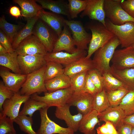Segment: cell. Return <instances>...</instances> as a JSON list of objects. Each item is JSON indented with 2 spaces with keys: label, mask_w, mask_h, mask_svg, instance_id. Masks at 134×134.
I'll use <instances>...</instances> for the list:
<instances>
[{
  "label": "cell",
  "mask_w": 134,
  "mask_h": 134,
  "mask_svg": "<svg viewBox=\"0 0 134 134\" xmlns=\"http://www.w3.org/2000/svg\"><path fill=\"white\" fill-rule=\"evenodd\" d=\"M120 45V40L115 36L94 53L92 60L94 68L101 75L106 73H110V62L115 49Z\"/></svg>",
  "instance_id": "obj_1"
},
{
  "label": "cell",
  "mask_w": 134,
  "mask_h": 134,
  "mask_svg": "<svg viewBox=\"0 0 134 134\" xmlns=\"http://www.w3.org/2000/svg\"><path fill=\"white\" fill-rule=\"evenodd\" d=\"M86 27L92 33L91 38L86 57L87 58L89 59L98 49L115 36L100 23L91 22L87 25Z\"/></svg>",
  "instance_id": "obj_2"
},
{
  "label": "cell",
  "mask_w": 134,
  "mask_h": 134,
  "mask_svg": "<svg viewBox=\"0 0 134 134\" xmlns=\"http://www.w3.org/2000/svg\"><path fill=\"white\" fill-rule=\"evenodd\" d=\"M46 65L39 69L27 75L20 91L22 95L31 96L34 94L48 92L45 84Z\"/></svg>",
  "instance_id": "obj_3"
},
{
  "label": "cell",
  "mask_w": 134,
  "mask_h": 134,
  "mask_svg": "<svg viewBox=\"0 0 134 134\" xmlns=\"http://www.w3.org/2000/svg\"><path fill=\"white\" fill-rule=\"evenodd\" d=\"M105 21L106 28L120 40L121 48H127L134 44V22L128 21L118 25L113 24L107 18Z\"/></svg>",
  "instance_id": "obj_4"
},
{
  "label": "cell",
  "mask_w": 134,
  "mask_h": 134,
  "mask_svg": "<svg viewBox=\"0 0 134 134\" xmlns=\"http://www.w3.org/2000/svg\"><path fill=\"white\" fill-rule=\"evenodd\" d=\"M73 92L70 87L51 92H48L44 93L43 96L34 94L31 95L30 98L45 103L49 107H57L64 106L67 104Z\"/></svg>",
  "instance_id": "obj_5"
},
{
  "label": "cell",
  "mask_w": 134,
  "mask_h": 134,
  "mask_svg": "<svg viewBox=\"0 0 134 134\" xmlns=\"http://www.w3.org/2000/svg\"><path fill=\"white\" fill-rule=\"evenodd\" d=\"M120 0H104L105 17L113 24L116 25H121L128 21L134 22V19L122 7Z\"/></svg>",
  "instance_id": "obj_6"
},
{
  "label": "cell",
  "mask_w": 134,
  "mask_h": 134,
  "mask_svg": "<svg viewBox=\"0 0 134 134\" xmlns=\"http://www.w3.org/2000/svg\"><path fill=\"white\" fill-rule=\"evenodd\" d=\"M39 19L34 26L32 34L38 39L48 52H52L59 36L46 23Z\"/></svg>",
  "instance_id": "obj_7"
},
{
  "label": "cell",
  "mask_w": 134,
  "mask_h": 134,
  "mask_svg": "<svg viewBox=\"0 0 134 134\" xmlns=\"http://www.w3.org/2000/svg\"><path fill=\"white\" fill-rule=\"evenodd\" d=\"M65 24L68 27L72 34V37L77 48L85 50L88 49L92 35L87 32L80 21L65 19Z\"/></svg>",
  "instance_id": "obj_8"
},
{
  "label": "cell",
  "mask_w": 134,
  "mask_h": 134,
  "mask_svg": "<svg viewBox=\"0 0 134 134\" xmlns=\"http://www.w3.org/2000/svg\"><path fill=\"white\" fill-rule=\"evenodd\" d=\"M49 107L47 106L39 110L41 122L37 134H75L72 130L61 126L50 119L47 114Z\"/></svg>",
  "instance_id": "obj_9"
},
{
  "label": "cell",
  "mask_w": 134,
  "mask_h": 134,
  "mask_svg": "<svg viewBox=\"0 0 134 134\" xmlns=\"http://www.w3.org/2000/svg\"><path fill=\"white\" fill-rule=\"evenodd\" d=\"M19 55H45L48 52L38 39L33 34L24 39L15 49Z\"/></svg>",
  "instance_id": "obj_10"
},
{
  "label": "cell",
  "mask_w": 134,
  "mask_h": 134,
  "mask_svg": "<svg viewBox=\"0 0 134 134\" xmlns=\"http://www.w3.org/2000/svg\"><path fill=\"white\" fill-rule=\"evenodd\" d=\"M44 55H18V60L21 74L27 75L36 71L46 65Z\"/></svg>",
  "instance_id": "obj_11"
},
{
  "label": "cell",
  "mask_w": 134,
  "mask_h": 134,
  "mask_svg": "<svg viewBox=\"0 0 134 134\" xmlns=\"http://www.w3.org/2000/svg\"><path fill=\"white\" fill-rule=\"evenodd\" d=\"M111 66L118 69L134 67V48L132 46L115 50Z\"/></svg>",
  "instance_id": "obj_12"
},
{
  "label": "cell",
  "mask_w": 134,
  "mask_h": 134,
  "mask_svg": "<svg viewBox=\"0 0 134 134\" xmlns=\"http://www.w3.org/2000/svg\"><path fill=\"white\" fill-rule=\"evenodd\" d=\"M30 97L21 95L19 91L15 93L11 98L4 101L2 106V110L0 113L14 120L18 116L22 104Z\"/></svg>",
  "instance_id": "obj_13"
},
{
  "label": "cell",
  "mask_w": 134,
  "mask_h": 134,
  "mask_svg": "<svg viewBox=\"0 0 134 134\" xmlns=\"http://www.w3.org/2000/svg\"><path fill=\"white\" fill-rule=\"evenodd\" d=\"M104 2V0H87L86 7L80 17L87 16L90 19L98 21L106 27Z\"/></svg>",
  "instance_id": "obj_14"
},
{
  "label": "cell",
  "mask_w": 134,
  "mask_h": 134,
  "mask_svg": "<svg viewBox=\"0 0 134 134\" xmlns=\"http://www.w3.org/2000/svg\"><path fill=\"white\" fill-rule=\"evenodd\" d=\"M87 53L85 50L78 49L72 53L62 51L55 53L48 52L44 56V58L46 62H55L66 66L80 58L86 57Z\"/></svg>",
  "instance_id": "obj_15"
},
{
  "label": "cell",
  "mask_w": 134,
  "mask_h": 134,
  "mask_svg": "<svg viewBox=\"0 0 134 134\" xmlns=\"http://www.w3.org/2000/svg\"><path fill=\"white\" fill-rule=\"evenodd\" d=\"M94 96L83 92L73 93L67 104L76 106L78 112L84 115L93 110Z\"/></svg>",
  "instance_id": "obj_16"
},
{
  "label": "cell",
  "mask_w": 134,
  "mask_h": 134,
  "mask_svg": "<svg viewBox=\"0 0 134 134\" xmlns=\"http://www.w3.org/2000/svg\"><path fill=\"white\" fill-rule=\"evenodd\" d=\"M70 106L67 104L64 106L57 107L55 114L57 118L64 121L67 127L75 132L78 130L84 115L79 112L76 115H72L70 111Z\"/></svg>",
  "instance_id": "obj_17"
},
{
  "label": "cell",
  "mask_w": 134,
  "mask_h": 134,
  "mask_svg": "<svg viewBox=\"0 0 134 134\" xmlns=\"http://www.w3.org/2000/svg\"><path fill=\"white\" fill-rule=\"evenodd\" d=\"M70 31L68 27L65 24L58 36L52 52L65 51L66 52L72 53L78 50Z\"/></svg>",
  "instance_id": "obj_18"
},
{
  "label": "cell",
  "mask_w": 134,
  "mask_h": 134,
  "mask_svg": "<svg viewBox=\"0 0 134 134\" xmlns=\"http://www.w3.org/2000/svg\"><path fill=\"white\" fill-rule=\"evenodd\" d=\"M0 76L4 85L16 93L21 89L27 75L12 73L6 69L0 68Z\"/></svg>",
  "instance_id": "obj_19"
},
{
  "label": "cell",
  "mask_w": 134,
  "mask_h": 134,
  "mask_svg": "<svg viewBox=\"0 0 134 134\" xmlns=\"http://www.w3.org/2000/svg\"><path fill=\"white\" fill-rule=\"evenodd\" d=\"M125 116L123 110L118 105L109 106L99 113L98 117L100 121L109 122L116 128L123 123V120Z\"/></svg>",
  "instance_id": "obj_20"
},
{
  "label": "cell",
  "mask_w": 134,
  "mask_h": 134,
  "mask_svg": "<svg viewBox=\"0 0 134 134\" xmlns=\"http://www.w3.org/2000/svg\"><path fill=\"white\" fill-rule=\"evenodd\" d=\"M39 18L46 23L57 34H61L63 27L65 25V19L59 14L46 11L42 8L37 15Z\"/></svg>",
  "instance_id": "obj_21"
},
{
  "label": "cell",
  "mask_w": 134,
  "mask_h": 134,
  "mask_svg": "<svg viewBox=\"0 0 134 134\" xmlns=\"http://www.w3.org/2000/svg\"><path fill=\"white\" fill-rule=\"evenodd\" d=\"M83 57L65 66L64 74L70 78L78 74L94 68L92 60Z\"/></svg>",
  "instance_id": "obj_22"
},
{
  "label": "cell",
  "mask_w": 134,
  "mask_h": 134,
  "mask_svg": "<svg viewBox=\"0 0 134 134\" xmlns=\"http://www.w3.org/2000/svg\"><path fill=\"white\" fill-rule=\"evenodd\" d=\"M99 113L93 109L83 115L80 123L78 130L84 134H96V125L99 123L98 116Z\"/></svg>",
  "instance_id": "obj_23"
},
{
  "label": "cell",
  "mask_w": 134,
  "mask_h": 134,
  "mask_svg": "<svg viewBox=\"0 0 134 134\" xmlns=\"http://www.w3.org/2000/svg\"><path fill=\"white\" fill-rule=\"evenodd\" d=\"M42 8L48 9L53 13L66 16L70 19L68 10V3L64 0H35Z\"/></svg>",
  "instance_id": "obj_24"
},
{
  "label": "cell",
  "mask_w": 134,
  "mask_h": 134,
  "mask_svg": "<svg viewBox=\"0 0 134 134\" xmlns=\"http://www.w3.org/2000/svg\"><path fill=\"white\" fill-rule=\"evenodd\" d=\"M110 73L130 91L134 90V67L118 69L111 66Z\"/></svg>",
  "instance_id": "obj_25"
},
{
  "label": "cell",
  "mask_w": 134,
  "mask_h": 134,
  "mask_svg": "<svg viewBox=\"0 0 134 134\" xmlns=\"http://www.w3.org/2000/svg\"><path fill=\"white\" fill-rule=\"evenodd\" d=\"M13 1L20 6L22 16L27 19L37 16L39 12L42 9L35 0H13Z\"/></svg>",
  "instance_id": "obj_26"
},
{
  "label": "cell",
  "mask_w": 134,
  "mask_h": 134,
  "mask_svg": "<svg viewBox=\"0 0 134 134\" xmlns=\"http://www.w3.org/2000/svg\"><path fill=\"white\" fill-rule=\"evenodd\" d=\"M27 19L25 26L18 32L14 38L12 45L13 48L15 50L22 41L32 34L34 26L39 18L36 16Z\"/></svg>",
  "instance_id": "obj_27"
},
{
  "label": "cell",
  "mask_w": 134,
  "mask_h": 134,
  "mask_svg": "<svg viewBox=\"0 0 134 134\" xmlns=\"http://www.w3.org/2000/svg\"><path fill=\"white\" fill-rule=\"evenodd\" d=\"M45 86L48 92L70 87V78L64 73L45 82Z\"/></svg>",
  "instance_id": "obj_28"
},
{
  "label": "cell",
  "mask_w": 134,
  "mask_h": 134,
  "mask_svg": "<svg viewBox=\"0 0 134 134\" xmlns=\"http://www.w3.org/2000/svg\"><path fill=\"white\" fill-rule=\"evenodd\" d=\"M18 55L15 51L12 53L7 52L0 55V66L10 69L14 73L21 74L18 60Z\"/></svg>",
  "instance_id": "obj_29"
},
{
  "label": "cell",
  "mask_w": 134,
  "mask_h": 134,
  "mask_svg": "<svg viewBox=\"0 0 134 134\" xmlns=\"http://www.w3.org/2000/svg\"><path fill=\"white\" fill-rule=\"evenodd\" d=\"M22 27L21 25H15L8 22L4 15L0 18V28L7 37L12 44L14 37Z\"/></svg>",
  "instance_id": "obj_30"
},
{
  "label": "cell",
  "mask_w": 134,
  "mask_h": 134,
  "mask_svg": "<svg viewBox=\"0 0 134 134\" xmlns=\"http://www.w3.org/2000/svg\"><path fill=\"white\" fill-rule=\"evenodd\" d=\"M47 106L45 103L34 100L30 97L24 103L23 107L19 115H28L32 117L35 111Z\"/></svg>",
  "instance_id": "obj_31"
},
{
  "label": "cell",
  "mask_w": 134,
  "mask_h": 134,
  "mask_svg": "<svg viewBox=\"0 0 134 134\" xmlns=\"http://www.w3.org/2000/svg\"><path fill=\"white\" fill-rule=\"evenodd\" d=\"M102 76L103 88L106 92L122 88L128 90L122 82L110 73H104Z\"/></svg>",
  "instance_id": "obj_32"
},
{
  "label": "cell",
  "mask_w": 134,
  "mask_h": 134,
  "mask_svg": "<svg viewBox=\"0 0 134 134\" xmlns=\"http://www.w3.org/2000/svg\"><path fill=\"white\" fill-rule=\"evenodd\" d=\"M109 106L106 92L104 89L94 96L93 109L100 113Z\"/></svg>",
  "instance_id": "obj_33"
},
{
  "label": "cell",
  "mask_w": 134,
  "mask_h": 134,
  "mask_svg": "<svg viewBox=\"0 0 134 134\" xmlns=\"http://www.w3.org/2000/svg\"><path fill=\"white\" fill-rule=\"evenodd\" d=\"M64 68L61 64L53 62H47L45 72V81L64 73Z\"/></svg>",
  "instance_id": "obj_34"
},
{
  "label": "cell",
  "mask_w": 134,
  "mask_h": 134,
  "mask_svg": "<svg viewBox=\"0 0 134 134\" xmlns=\"http://www.w3.org/2000/svg\"><path fill=\"white\" fill-rule=\"evenodd\" d=\"M19 127L20 130L28 134H37L32 127L33 120L32 117L19 115L14 120Z\"/></svg>",
  "instance_id": "obj_35"
},
{
  "label": "cell",
  "mask_w": 134,
  "mask_h": 134,
  "mask_svg": "<svg viewBox=\"0 0 134 134\" xmlns=\"http://www.w3.org/2000/svg\"><path fill=\"white\" fill-rule=\"evenodd\" d=\"M130 91L124 88L106 92L110 106L119 105L126 94Z\"/></svg>",
  "instance_id": "obj_36"
},
{
  "label": "cell",
  "mask_w": 134,
  "mask_h": 134,
  "mask_svg": "<svg viewBox=\"0 0 134 134\" xmlns=\"http://www.w3.org/2000/svg\"><path fill=\"white\" fill-rule=\"evenodd\" d=\"M68 10L70 19L77 18L85 9L87 0H68Z\"/></svg>",
  "instance_id": "obj_37"
},
{
  "label": "cell",
  "mask_w": 134,
  "mask_h": 134,
  "mask_svg": "<svg viewBox=\"0 0 134 134\" xmlns=\"http://www.w3.org/2000/svg\"><path fill=\"white\" fill-rule=\"evenodd\" d=\"M119 106L126 116L134 113V90L130 91L126 94Z\"/></svg>",
  "instance_id": "obj_38"
},
{
  "label": "cell",
  "mask_w": 134,
  "mask_h": 134,
  "mask_svg": "<svg viewBox=\"0 0 134 134\" xmlns=\"http://www.w3.org/2000/svg\"><path fill=\"white\" fill-rule=\"evenodd\" d=\"M87 72L76 74L70 78V87L74 92H83Z\"/></svg>",
  "instance_id": "obj_39"
},
{
  "label": "cell",
  "mask_w": 134,
  "mask_h": 134,
  "mask_svg": "<svg viewBox=\"0 0 134 134\" xmlns=\"http://www.w3.org/2000/svg\"><path fill=\"white\" fill-rule=\"evenodd\" d=\"M13 120L0 113V134L16 133L13 125Z\"/></svg>",
  "instance_id": "obj_40"
},
{
  "label": "cell",
  "mask_w": 134,
  "mask_h": 134,
  "mask_svg": "<svg viewBox=\"0 0 134 134\" xmlns=\"http://www.w3.org/2000/svg\"><path fill=\"white\" fill-rule=\"evenodd\" d=\"M95 85L98 93L103 89L102 76L96 69L93 68L87 72Z\"/></svg>",
  "instance_id": "obj_41"
},
{
  "label": "cell",
  "mask_w": 134,
  "mask_h": 134,
  "mask_svg": "<svg viewBox=\"0 0 134 134\" xmlns=\"http://www.w3.org/2000/svg\"><path fill=\"white\" fill-rule=\"evenodd\" d=\"M15 93L11 89L6 87L3 81L0 82V110H2V106L4 101L11 98Z\"/></svg>",
  "instance_id": "obj_42"
},
{
  "label": "cell",
  "mask_w": 134,
  "mask_h": 134,
  "mask_svg": "<svg viewBox=\"0 0 134 134\" xmlns=\"http://www.w3.org/2000/svg\"><path fill=\"white\" fill-rule=\"evenodd\" d=\"M96 130L97 134H119L115 127L109 122H105Z\"/></svg>",
  "instance_id": "obj_43"
},
{
  "label": "cell",
  "mask_w": 134,
  "mask_h": 134,
  "mask_svg": "<svg viewBox=\"0 0 134 134\" xmlns=\"http://www.w3.org/2000/svg\"><path fill=\"white\" fill-rule=\"evenodd\" d=\"M83 92L90 94L93 96L98 93L95 85L87 73L86 78Z\"/></svg>",
  "instance_id": "obj_44"
},
{
  "label": "cell",
  "mask_w": 134,
  "mask_h": 134,
  "mask_svg": "<svg viewBox=\"0 0 134 134\" xmlns=\"http://www.w3.org/2000/svg\"><path fill=\"white\" fill-rule=\"evenodd\" d=\"M120 3L125 11L134 19V0H120Z\"/></svg>",
  "instance_id": "obj_45"
},
{
  "label": "cell",
  "mask_w": 134,
  "mask_h": 134,
  "mask_svg": "<svg viewBox=\"0 0 134 134\" xmlns=\"http://www.w3.org/2000/svg\"><path fill=\"white\" fill-rule=\"evenodd\" d=\"M0 44L6 50L8 53H12L15 51L12 46L10 41L3 32L0 30Z\"/></svg>",
  "instance_id": "obj_46"
},
{
  "label": "cell",
  "mask_w": 134,
  "mask_h": 134,
  "mask_svg": "<svg viewBox=\"0 0 134 134\" xmlns=\"http://www.w3.org/2000/svg\"><path fill=\"white\" fill-rule=\"evenodd\" d=\"M133 127L130 124L123 123L116 129L119 134H131Z\"/></svg>",
  "instance_id": "obj_47"
},
{
  "label": "cell",
  "mask_w": 134,
  "mask_h": 134,
  "mask_svg": "<svg viewBox=\"0 0 134 134\" xmlns=\"http://www.w3.org/2000/svg\"><path fill=\"white\" fill-rule=\"evenodd\" d=\"M9 12L11 15L16 18L22 16L21 11L18 7L16 6L11 7L9 9Z\"/></svg>",
  "instance_id": "obj_48"
},
{
  "label": "cell",
  "mask_w": 134,
  "mask_h": 134,
  "mask_svg": "<svg viewBox=\"0 0 134 134\" xmlns=\"http://www.w3.org/2000/svg\"><path fill=\"white\" fill-rule=\"evenodd\" d=\"M124 123L130 124L134 127V113L128 116H126L122 120Z\"/></svg>",
  "instance_id": "obj_49"
},
{
  "label": "cell",
  "mask_w": 134,
  "mask_h": 134,
  "mask_svg": "<svg viewBox=\"0 0 134 134\" xmlns=\"http://www.w3.org/2000/svg\"><path fill=\"white\" fill-rule=\"evenodd\" d=\"M7 52L5 48L0 44V55L5 54Z\"/></svg>",
  "instance_id": "obj_50"
},
{
  "label": "cell",
  "mask_w": 134,
  "mask_h": 134,
  "mask_svg": "<svg viewBox=\"0 0 134 134\" xmlns=\"http://www.w3.org/2000/svg\"><path fill=\"white\" fill-rule=\"evenodd\" d=\"M131 134H134V127H133L132 128Z\"/></svg>",
  "instance_id": "obj_51"
},
{
  "label": "cell",
  "mask_w": 134,
  "mask_h": 134,
  "mask_svg": "<svg viewBox=\"0 0 134 134\" xmlns=\"http://www.w3.org/2000/svg\"><path fill=\"white\" fill-rule=\"evenodd\" d=\"M7 134H16V133H9Z\"/></svg>",
  "instance_id": "obj_52"
},
{
  "label": "cell",
  "mask_w": 134,
  "mask_h": 134,
  "mask_svg": "<svg viewBox=\"0 0 134 134\" xmlns=\"http://www.w3.org/2000/svg\"><path fill=\"white\" fill-rule=\"evenodd\" d=\"M132 47H133L134 48V44H133L131 46Z\"/></svg>",
  "instance_id": "obj_53"
}]
</instances>
